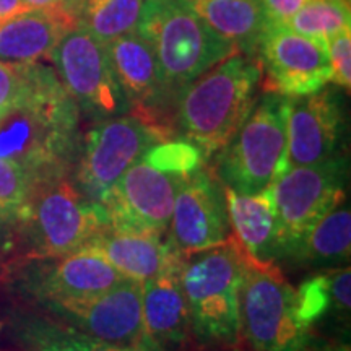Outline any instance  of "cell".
Wrapping results in <instances>:
<instances>
[{
  "label": "cell",
  "instance_id": "13",
  "mask_svg": "<svg viewBox=\"0 0 351 351\" xmlns=\"http://www.w3.org/2000/svg\"><path fill=\"white\" fill-rule=\"evenodd\" d=\"M186 179L156 168L142 156L125 171L104 202L108 225L166 234L174 200Z\"/></svg>",
  "mask_w": 351,
  "mask_h": 351
},
{
  "label": "cell",
  "instance_id": "26",
  "mask_svg": "<svg viewBox=\"0 0 351 351\" xmlns=\"http://www.w3.org/2000/svg\"><path fill=\"white\" fill-rule=\"evenodd\" d=\"M143 0H77L70 10L77 25L108 44L137 29Z\"/></svg>",
  "mask_w": 351,
  "mask_h": 351
},
{
  "label": "cell",
  "instance_id": "15",
  "mask_svg": "<svg viewBox=\"0 0 351 351\" xmlns=\"http://www.w3.org/2000/svg\"><path fill=\"white\" fill-rule=\"evenodd\" d=\"M168 245L182 256L217 247L230 239L225 191L212 171L200 168L189 176L174 200Z\"/></svg>",
  "mask_w": 351,
  "mask_h": 351
},
{
  "label": "cell",
  "instance_id": "5",
  "mask_svg": "<svg viewBox=\"0 0 351 351\" xmlns=\"http://www.w3.org/2000/svg\"><path fill=\"white\" fill-rule=\"evenodd\" d=\"M244 257L231 238L225 244L184 256L181 285L191 333L202 343L232 346L239 337V287Z\"/></svg>",
  "mask_w": 351,
  "mask_h": 351
},
{
  "label": "cell",
  "instance_id": "24",
  "mask_svg": "<svg viewBox=\"0 0 351 351\" xmlns=\"http://www.w3.org/2000/svg\"><path fill=\"white\" fill-rule=\"evenodd\" d=\"M351 307L350 265L324 269L304 280L296 289V314L311 330L314 324L327 317L348 322Z\"/></svg>",
  "mask_w": 351,
  "mask_h": 351
},
{
  "label": "cell",
  "instance_id": "27",
  "mask_svg": "<svg viewBox=\"0 0 351 351\" xmlns=\"http://www.w3.org/2000/svg\"><path fill=\"white\" fill-rule=\"evenodd\" d=\"M350 0H309L283 26L302 36L327 43L350 28Z\"/></svg>",
  "mask_w": 351,
  "mask_h": 351
},
{
  "label": "cell",
  "instance_id": "30",
  "mask_svg": "<svg viewBox=\"0 0 351 351\" xmlns=\"http://www.w3.org/2000/svg\"><path fill=\"white\" fill-rule=\"evenodd\" d=\"M330 82L350 91L351 88V28L337 33L326 43Z\"/></svg>",
  "mask_w": 351,
  "mask_h": 351
},
{
  "label": "cell",
  "instance_id": "19",
  "mask_svg": "<svg viewBox=\"0 0 351 351\" xmlns=\"http://www.w3.org/2000/svg\"><path fill=\"white\" fill-rule=\"evenodd\" d=\"M75 26L77 19L69 7H28L0 20V60L41 62Z\"/></svg>",
  "mask_w": 351,
  "mask_h": 351
},
{
  "label": "cell",
  "instance_id": "21",
  "mask_svg": "<svg viewBox=\"0 0 351 351\" xmlns=\"http://www.w3.org/2000/svg\"><path fill=\"white\" fill-rule=\"evenodd\" d=\"M88 247L101 254L124 278L138 283L160 275L178 252L153 232L109 225Z\"/></svg>",
  "mask_w": 351,
  "mask_h": 351
},
{
  "label": "cell",
  "instance_id": "6",
  "mask_svg": "<svg viewBox=\"0 0 351 351\" xmlns=\"http://www.w3.org/2000/svg\"><path fill=\"white\" fill-rule=\"evenodd\" d=\"M287 96L265 93L256 101L234 137L217 153L212 173L218 181L239 194L269 189L287 153Z\"/></svg>",
  "mask_w": 351,
  "mask_h": 351
},
{
  "label": "cell",
  "instance_id": "32",
  "mask_svg": "<svg viewBox=\"0 0 351 351\" xmlns=\"http://www.w3.org/2000/svg\"><path fill=\"white\" fill-rule=\"evenodd\" d=\"M23 0H0V20H5L8 16L15 15L28 8Z\"/></svg>",
  "mask_w": 351,
  "mask_h": 351
},
{
  "label": "cell",
  "instance_id": "16",
  "mask_svg": "<svg viewBox=\"0 0 351 351\" xmlns=\"http://www.w3.org/2000/svg\"><path fill=\"white\" fill-rule=\"evenodd\" d=\"M345 114L340 96L322 88L315 93L288 98L287 153L283 171L324 163L343 155Z\"/></svg>",
  "mask_w": 351,
  "mask_h": 351
},
{
  "label": "cell",
  "instance_id": "8",
  "mask_svg": "<svg viewBox=\"0 0 351 351\" xmlns=\"http://www.w3.org/2000/svg\"><path fill=\"white\" fill-rule=\"evenodd\" d=\"M348 161L343 155L324 163L295 166L271 182L282 258H293L304 236L320 218L343 204Z\"/></svg>",
  "mask_w": 351,
  "mask_h": 351
},
{
  "label": "cell",
  "instance_id": "23",
  "mask_svg": "<svg viewBox=\"0 0 351 351\" xmlns=\"http://www.w3.org/2000/svg\"><path fill=\"white\" fill-rule=\"evenodd\" d=\"M197 15L218 36L243 54L257 51L262 34L269 28L257 0H186Z\"/></svg>",
  "mask_w": 351,
  "mask_h": 351
},
{
  "label": "cell",
  "instance_id": "33",
  "mask_svg": "<svg viewBox=\"0 0 351 351\" xmlns=\"http://www.w3.org/2000/svg\"><path fill=\"white\" fill-rule=\"evenodd\" d=\"M306 351H351L350 345L345 343V341H326V343H314L311 340L309 346H307Z\"/></svg>",
  "mask_w": 351,
  "mask_h": 351
},
{
  "label": "cell",
  "instance_id": "12",
  "mask_svg": "<svg viewBox=\"0 0 351 351\" xmlns=\"http://www.w3.org/2000/svg\"><path fill=\"white\" fill-rule=\"evenodd\" d=\"M256 52L265 93L295 98L315 93L330 82L326 43L285 26L270 25Z\"/></svg>",
  "mask_w": 351,
  "mask_h": 351
},
{
  "label": "cell",
  "instance_id": "25",
  "mask_svg": "<svg viewBox=\"0 0 351 351\" xmlns=\"http://www.w3.org/2000/svg\"><path fill=\"white\" fill-rule=\"evenodd\" d=\"M351 212L340 204L311 228L295 252L296 262L313 269H337L350 263Z\"/></svg>",
  "mask_w": 351,
  "mask_h": 351
},
{
  "label": "cell",
  "instance_id": "2",
  "mask_svg": "<svg viewBox=\"0 0 351 351\" xmlns=\"http://www.w3.org/2000/svg\"><path fill=\"white\" fill-rule=\"evenodd\" d=\"M261 85V65L252 56L234 52L202 73L178 93L176 125L205 160L234 137L251 114Z\"/></svg>",
  "mask_w": 351,
  "mask_h": 351
},
{
  "label": "cell",
  "instance_id": "20",
  "mask_svg": "<svg viewBox=\"0 0 351 351\" xmlns=\"http://www.w3.org/2000/svg\"><path fill=\"white\" fill-rule=\"evenodd\" d=\"M223 191L231 228L230 238L244 261L261 267L276 265L282 256L271 189L256 194H239L225 186Z\"/></svg>",
  "mask_w": 351,
  "mask_h": 351
},
{
  "label": "cell",
  "instance_id": "3",
  "mask_svg": "<svg viewBox=\"0 0 351 351\" xmlns=\"http://www.w3.org/2000/svg\"><path fill=\"white\" fill-rule=\"evenodd\" d=\"M15 226L29 261H44L86 247L108 226V218L101 205L78 191L72 174H62L34 184Z\"/></svg>",
  "mask_w": 351,
  "mask_h": 351
},
{
  "label": "cell",
  "instance_id": "29",
  "mask_svg": "<svg viewBox=\"0 0 351 351\" xmlns=\"http://www.w3.org/2000/svg\"><path fill=\"white\" fill-rule=\"evenodd\" d=\"M28 90V64L0 60V117L12 111Z\"/></svg>",
  "mask_w": 351,
  "mask_h": 351
},
{
  "label": "cell",
  "instance_id": "7",
  "mask_svg": "<svg viewBox=\"0 0 351 351\" xmlns=\"http://www.w3.org/2000/svg\"><path fill=\"white\" fill-rule=\"evenodd\" d=\"M239 337L254 351H306L313 340L298 319L296 289L276 265L245 262L239 287Z\"/></svg>",
  "mask_w": 351,
  "mask_h": 351
},
{
  "label": "cell",
  "instance_id": "9",
  "mask_svg": "<svg viewBox=\"0 0 351 351\" xmlns=\"http://www.w3.org/2000/svg\"><path fill=\"white\" fill-rule=\"evenodd\" d=\"M163 140L168 137L134 114L98 121L82 140L73 182L85 199L103 207L125 171Z\"/></svg>",
  "mask_w": 351,
  "mask_h": 351
},
{
  "label": "cell",
  "instance_id": "11",
  "mask_svg": "<svg viewBox=\"0 0 351 351\" xmlns=\"http://www.w3.org/2000/svg\"><path fill=\"white\" fill-rule=\"evenodd\" d=\"M44 313L62 320L90 339L127 351H160L147 340L142 317V283L122 280L86 300L41 304Z\"/></svg>",
  "mask_w": 351,
  "mask_h": 351
},
{
  "label": "cell",
  "instance_id": "4",
  "mask_svg": "<svg viewBox=\"0 0 351 351\" xmlns=\"http://www.w3.org/2000/svg\"><path fill=\"white\" fill-rule=\"evenodd\" d=\"M137 32L150 43L163 80L174 93L239 52L218 36L186 0H143Z\"/></svg>",
  "mask_w": 351,
  "mask_h": 351
},
{
  "label": "cell",
  "instance_id": "14",
  "mask_svg": "<svg viewBox=\"0 0 351 351\" xmlns=\"http://www.w3.org/2000/svg\"><path fill=\"white\" fill-rule=\"evenodd\" d=\"M106 46L130 114L148 122L165 137H173L176 127L169 117V106L178 93L165 83L150 43L134 29Z\"/></svg>",
  "mask_w": 351,
  "mask_h": 351
},
{
  "label": "cell",
  "instance_id": "18",
  "mask_svg": "<svg viewBox=\"0 0 351 351\" xmlns=\"http://www.w3.org/2000/svg\"><path fill=\"white\" fill-rule=\"evenodd\" d=\"M182 262V254L176 252L160 275L142 283L145 335L160 351L178 348L191 333V319L181 285Z\"/></svg>",
  "mask_w": 351,
  "mask_h": 351
},
{
  "label": "cell",
  "instance_id": "36",
  "mask_svg": "<svg viewBox=\"0 0 351 351\" xmlns=\"http://www.w3.org/2000/svg\"><path fill=\"white\" fill-rule=\"evenodd\" d=\"M0 330H2V322H0Z\"/></svg>",
  "mask_w": 351,
  "mask_h": 351
},
{
  "label": "cell",
  "instance_id": "28",
  "mask_svg": "<svg viewBox=\"0 0 351 351\" xmlns=\"http://www.w3.org/2000/svg\"><path fill=\"white\" fill-rule=\"evenodd\" d=\"M36 181L5 158H0V226L15 225L28 204Z\"/></svg>",
  "mask_w": 351,
  "mask_h": 351
},
{
  "label": "cell",
  "instance_id": "34",
  "mask_svg": "<svg viewBox=\"0 0 351 351\" xmlns=\"http://www.w3.org/2000/svg\"><path fill=\"white\" fill-rule=\"evenodd\" d=\"M26 5L29 7H56V5H64L60 0H23Z\"/></svg>",
  "mask_w": 351,
  "mask_h": 351
},
{
  "label": "cell",
  "instance_id": "35",
  "mask_svg": "<svg viewBox=\"0 0 351 351\" xmlns=\"http://www.w3.org/2000/svg\"><path fill=\"white\" fill-rule=\"evenodd\" d=\"M60 2H62L65 7H69V8H70V7H72V5H73V3H75V2H77V0H60Z\"/></svg>",
  "mask_w": 351,
  "mask_h": 351
},
{
  "label": "cell",
  "instance_id": "10",
  "mask_svg": "<svg viewBox=\"0 0 351 351\" xmlns=\"http://www.w3.org/2000/svg\"><path fill=\"white\" fill-rule=\"evenodd\" d=\"M54 72L78 111L95 121L111 119L129 111L114 75L108 46L77 25L51 52Z\"/></svg>",
  "mask_w": 351,
  "mask_h": 351
},
{
  "label": "cell",
  "instance_id": "1",
  "mask_svg": "<svg viewBox=\"0 0 351 351\" xmlns=\"http://www.w3.org/2000/svg\"><path fill=\"white\" fill-rule=\"evenodd\" d=\"M75 101L54 69L28 64V90L10 112L0 117V158L21 166L36 182L72 174L82 138Z\"/></svg>",
  "mask_w": 351,
  "mask_h": 351
},
{
  "label": "cell",
  "instance_id": "17",
  "mask_svg": "<svg viewBox=\"0 0 351 351\" xmlns=\"http://www.w3.org/2000/svg\"><path fill=\"white\" fill-rule=\"evenodd\" d=\"M20 276L21 291L39 306L93 298L125 280L106 258L88 245L64 257L29 261Z\"/></svg>",
  "mask_w": 351,
  "mask_h": 351
},
{
  "label": "cell",
  "instance_id": "31",
  "mask_svg": "<svg viewBox=\"0 0 351 351\" xmlns=\"http://www.w3.org/2000/svg\"><path fill=\"white\" fill-rule=\"evenodd\" d=\"M271 26H283L309 0H257Z\"/></svg>",
  "mask_w": 351,
  "mask_h": 351
},
{
  "label": "cell",
  "instance_id": "22",
  "mask_svg": "<svg viewBox=\"0 0 351 351\" xmlns=\"http://www.w3.org/2000/svg\"><path fill=\"white\" fill-rule=\"evenodd\" d=\"M8 327L21 351H127L90 339L43 311L13 309Z\"/></svg>",
  "mask_w": 351,
  "mask_h": 351
}]
</instances>
